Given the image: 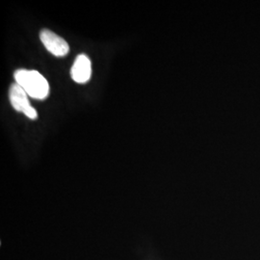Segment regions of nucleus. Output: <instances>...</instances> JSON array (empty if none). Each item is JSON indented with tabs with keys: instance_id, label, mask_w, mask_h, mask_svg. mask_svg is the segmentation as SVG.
Returning <instances> with one entry per match:
<instances>
[{
	"instance_id": "obj_1",
	"label": "nucleus",
	"mask_w": 260,
	"mask_h": 260,
	"mask_svg": "<svg viewBox=\"0 0 260 260\" xmlns=\"http://www.w3.org/2000/svg\"><path fill=\"white\" fill-rule=\"evenodd\" d=\"M14 77L16 83L26 92L29 96L39 101L46 100L49 93V85L45 76L37 71L18 70L15 72Z\"/></svg>"
},
{
	"instance_id": "obj_3",
	"label": "nucleus",
	"mask_w": 260,
	"mask_h": 260,
	"mask_svg": "<svg viewBox=\"0 0 260 260\" xmlns=\"http://www.w3.org/2000/svg\"><path fill=\"white\" fill-rule=\"evenodd\" d=\"M40 39L47 50L56 57H63L70 52L69 44L51 30L43 29L40 33Z\"/></svg>"
},
{
	"instance_id": "obj_2",
	"label": "nucleus",
	"mask_w": 260,
	"mask_h": 260,
	"mask_svg": "<svg viewBox=\"0 0 260 260\" xmlns=\"http://www.w3.org/2000/svg\"><path fill=\"white\" fill-rule=\"evenodd\" d=\"M10 103L15 110L23 113L30 120H36L37 111L31 106L28 101V94L19 84L11 85L9 90Z\"/></svg>"
},
{
	"instance_id": "obj_4",
	"label": "nucleus",
	"mask_w": 260,
	"mask_h": 260,
	"mask_svg": "<svg viewBox=\"0 0 260 260\" xmlns=\"http://www.w3.org/2000/svg\"><path fill=\"white\" fill-rule=\"evenodd\" d=\"M92 75V64L88 56L80 54L75 59L71 70V76L76 83H87Z\"/></svg>"
}]
</instances>
